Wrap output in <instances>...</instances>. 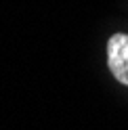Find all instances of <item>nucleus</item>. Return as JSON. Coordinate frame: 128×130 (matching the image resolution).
Instances as JSON below:
<instances>
[{"instance_id": "nucleus-1", "label": "nucleus", "mask_w": 128, "mask_h": 130, "mask_svg": "<svg viewBox=\"0 0 128 130\" xmlns=\"http://www.w3.org/2000/svg\"><path fill=\"white\" fill-rule=\"evenodd\" d=\"M107 63L118 82L128 86V36L114 34L107 42Z\"/></svg>"}]
</instances>
